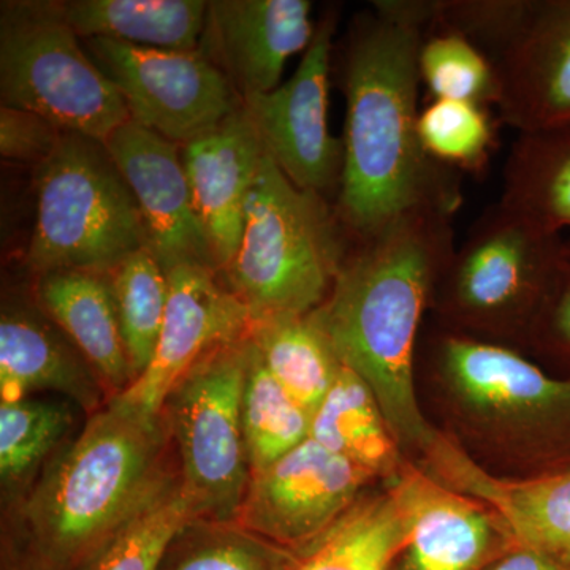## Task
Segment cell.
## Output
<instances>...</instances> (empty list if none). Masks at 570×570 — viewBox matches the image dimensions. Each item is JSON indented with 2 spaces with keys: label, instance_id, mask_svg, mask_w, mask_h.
<instances>
[{
  "label": "cell",
  "instance_id": "cell-23",
  "mask_svg": "<svg viewBox=\"0 0 570 570\" xmlns=\"http://www.w3.org/2000/svg\"><path fill=\"white\" fill-rule=\"evenodd\" d=\"M311 438L373 479L392 482L406 464L376 396L362 377L344 365L314 411Z\"/></svg>",
  "mask_w": 570,
  "mask_h": 570
},
{
  "label": "cell",
  "instance_id": "cell-10",
  "mask_svg": "<svg viewBox=\"0 0 570 570\" xmlns=\"http://www.w3.org/2000/svg\"><path fill=\"white\" fill-rule=\"evenodd\" d=\"M249 336L206 354L175 385L163 415L193 520L235 523L250 480L243 393Z\"/></svg>",
  "mask_w": 570,
  "mask_h": 570
},
{
  "label": "cell",
  "instance_id": "cell-12",
  "mask_svg": "<svg viewBox=\"0 0 570 570\" xmlns=\"http://www.w3.org/2000/svg\"><path fill=\"white\" fill-rule=\"evenodd\" d=\"M335 14L317 22L298 69L272 92L243 99V107L258 137L283 174L298 189L316 194L330 204L340 193L343 140L328 127L330 73H332Z\"/></svg>",
  "mask_w": 570,
  "mask_h": 570
},
{
  "label": "cell",
  "instance_id": "cell-36",
  "mask_svg": "<svg viewBox=\"0 0 570 570\" xmlns=\"http://www.w3.org/2000/svg\"><path fill=\"white\" fill-rule=\"evenodd\" d=\"M485 570H570V568L538 551L512 546Z\"/></svg>",
  "mask_w": 570,
  "mask_h": 570
},
{
  "label": "cell",
  "instance_id": "cell-4",
  "mask_svg": "<svg viewBox=\"0 0 570 570\" xmlns=\"http://www.w3.org/2000/svg\"><path fill=\"white\" fill-rule=\"evenodd\" d=\"M431 360L449 436L480 468L504 479L570 469V377L453 330L434 337Z\"/></svg>",
  "mask_w": 570,
  "mask_h": 570
},
{
  "label": "cell",
  "instance_id": "cell-13",
  "mask_svg": "<svg viewBox=\"0 0 570 570\" xmlns=\"http://www.w3.org/2000/svg\"><path fill=\"white\" fill-rule=\"evenodd\" d=\"M374 480L313 438L250 475L235 523L299 553L325 534Z\"/></svg>",
  "mask_w": 570,
  "mask_h": 570
},
{
  "label": "cell",
  "instance_id": "cell-21",
  "mask_svg": "<svg viewBox=\"0 0 570 570\" xmlns=\"http://www.w3.org/2000/svg\"><path fill=\"white\" fill-rule=\"evenodd\" d=\"M37 305L86 356L111 400L134 382L107 275L59 269L39 275Z\"/></svg>",
  "mask_w": 570,
  "mask_h": 570
},
{
  "label": "cell",
  "instance_id": "cell-32",
  "mask_svg": "<svg viewBox=\"0 0 570 570\" xmlns=\"http://www.w3.org/2000/svg\"><path fill=\"white\" fill-rule=\"evenodd\" d=\"M419 70L431 99L497 107L499 80L493 62L459 32L431 26L420 45Z\"/></svg>",
  "mask_w": 570,
  "mask_h": 570
},
{
  "label": "cell",
  "instance_id": "cell-8",
  "mask_svg": "<svg viewBox=\"0 0 570 570\" xmlns=\"http://www.w3.org/2000/svg\"><path fill=\"white\" fill-rule=\"evenodd\" d=\"M81 45L61 2H2L0 99L2 107L43 116L63 134L105 142L130 115Z\"/></svg>",
  "mask_w": 570,
  "mask_h": 570
},
{
  "label": "cell",
  "instance_id": "cell-35",
  "mask_svg": "<svg viewBox=\"0 0 570 570\" xmlns=\"http://www.w3.org/2000/svg\"><path fill=\"white\" fill-rule=\"evenodd\" d=\"M528 341L564 366V376L570 377V262L566 254Z\"/></svg>",
  "mask_w": 570,
  "mask_h": 570
},
{
  "label": "cell",
  "instance_id": "cell-20",
  "mask_svg": "<svg viewBox=\"0 0 570 570\" xmlns=\"http://www.w3.org/2000/svg\"><path fill=\"white\" fill-rule=\"evenodd\" d=\"M52 392L91 417L111 397L99 374L40 307L10 305L0 318V395Z\"/></svg>",
  "mask_w": 570,
  "mask_h": 570
},
{
  "label": "cell",
  "instance_id": "cell-14",
  "mask_svg": "<svg viewBox=\"0 0 570 570\" xmlns=\"http://www.w3.org/2000/svg\"><path fill=\"white\" fill-rule=\"evenodd\" d=\"M168 303L149 366L111 403L141 417L159 419L165 400L206 354L249 336L246 306L213 269L181 265L167 273Z\"/></svg>",
  "mask_w": 570,
  "mask_h": 570
},
{
  "label": "cell",
  "instance_id": "cell-30",
  "mask_svg": "<svg viewBox=\"0 0 570 570\" xmlns=\"http://www.w3.org/2000/svg\"><path fill=\"white\" fill-rule=\"evenodd\" d=\"M296 553L236 523L190 520L171 540L159 570H291Z\"/></svg>",
  "mask_w": 570,
  "mask_h": 570
},
{
  "label": "cell",
  "instance_id": "cell-9",
  "mask_svg": "<svg viewBox=\"0 0 570 570\" xmlns=\"http://www.w3.org/2000/svg\"><path fill=\"white\" fill-rule=\"evenodd\" d=\"M441 21L497 69L499 118L517 132L570 124V0H445Z\"/></svg>",
  "mask_w": 570,
  "mask_h": 570
},
{
  "label": "cell",
  "instance_id": "cell-5",
  "mask_svg": "<svg viewBox=\"0 0 570 570\" xmlns=\"http://www.w3.org/2000/svg\"><path fill=\"white\" fill-rule=\"evenodd\" d=\"M347 246L335 208L298 189L265 153L247 195L242 242L220 276L253 324L307 316L325 302Z\"/></svg>",
  "mask_w": 570,
  "mask_h": 570
},
{
  "label": "cell",
  "instance_id": "cell-34",
  "mask_svg": "<svg viewBox=\"0 0 570 570\" xmlns=\"http://www.w3.org/2000/svg\"><path fill=\"white\" fill-rule=\"evenodd\" d=\"M62 130L37 112L0 108V154L14 163L43 164L58 148Z\"/></svg>",
  "mask_w": 570,
  "mask_h": 570
},
{
  "label": "cell",
  "instance_id": "cell-26",
  "mask_svg": "<svg viewBox=\"0 0 570 570\" xmlns=\"http://www.w3.org/2000/svg\"><path fill=\"white\" fill-rule=\"evenodd\" d=\"M75 409L70 401L29 396L0 404V482L9 501L24 493L69 444Z\"/></svg>",
  "mask_w": 570,
  "mask_h": 570
},
{
  "label": "cell",
  "instance_id": "cell-28",
  "mask_svg": "<svg viewBox=\"0 0 570 570\" xmlns=\"http://www.w3.org/2000/svg\"><path fill=\"white\" fill-rule=\"evenodd\" d=\"M249 343L242 419L253 475L307 441L313 415L266 370L250 337Z\"/></svg>",
  "mask_w": 570,
  "mask_h": 570
},
{
  "label": "cell",
  "instance_id": "cell-16",
  "mask_svg": "<svg viewBox=\"0 0 570 570\" xmlns=\"http://www.w3.org/2000/svg\"><path fill=\"white\" fill-rule=\"evenodd\" d=\"M389 489L407 521L406 542L389 570H485L515 546L485 505L411 463Z\"/></svg>",
  "mask_w": 570,
  "mask_h": 570
},
{
  "label": "cell",
  "instance_id": "cell-31",
  "mask_svg": "<svg viewBox=\"0 0 570 570\" xmlns=\"http://www.w3.org/2000/svg\"><path fill=\"white\" fill-rule=\"evenodd\" d=\"M422 148L434 163L459 174H485L497 148L490 108L460 100L430 99L419 112Z\"/></svg>",
  "mask_w": 570,
  "mask_h": 570
},
{
  "label": "cell",
  "instance_id": "cell-2",
  "mask_svg": "<svg viewBox=\"0 0 570 570\" xmlns=\"http://www.w3.org/2000/svg\"><path fill=\"white\" fill-rule=\"evenodd\" d=\"M455 213L420 208L348 243L325 302L307 314L341 365L366 382L401 449L422 455L434 430L415 393L423 314L455 250Z\"/></svg>",
  "mask_w": 570,
  "mask_h": 570
},
{
  "label": "cell",
  "instance_id": "cell-24",
  "mask_svg": "<svg viewBox=\"0 0 570 570\" xmlns=\"http://www.w3.org/2000/svg\"><path fill=\"white\" fill-rule=\"evenodd\" d=\"M498 204L547 234L570 232V124L519 134Z\"/></svg>",
  "mask_w": 570,
  "mask_h": 570
},
{
  "label": "cell",
  "instance_id": "cell-37",
  "mask_svg": "<svg viewBox=\"0 0 570 570\" xmlns=\"http://www.w3.org/2000/svg\"><path fill=\"white\" fill-rule=\"evenodd\" d=\"M564 254H566V258H568V261L570 262V238L566 239Z\"/></svg>",
  "mask_w": 570,
  "mask_h": 570
},
{
  "label": "cell",
  "instance_id": "cell-19",
  "mask_svg": "<svg viewBox=\"0 0 570 570\" xmlns=\"http://www.w3.org/2000/svg\"><path fill=\"white\" fill-rule=\"evenodd\" d=\"M265 153L245 107L183 148L195 208L220 273L242 242L247 195Z\"/></svg>",
  "mask_w": 570,
  "mask_h": 570
},
{
  "label": "cell",
  "instance_id": "cell-1",
  "mask_svg": "<svg viewBox=\"0 0 570 570\" xmlns=\"http://www.w3.org/2000/svg\"><path fill=\"white\" fill-rule=\"evenodd\" d=\"M434 0H376L352 22L344 51L346 127L335 208L347 243L420 208L459 212L460 174L434 163L417 132L419 51Z\"/></svg>",
  "mask_w": 570,
  "mask_h": 570
},
{
  "label": "cell",
  "instance_id": "cell-15",
  "mask_svg": "<svg viewBox=\"0 0 570 570\" xmlns=\"http://www.w3.org/2000/svg\"><path fill=\"white\" fill-rule=\"evenodd\" d=\"M140 208L148 247L165 273L181 265L219 273L183 163V148L129 121L105 141Z\"/></svg>",
  "mask_w": 570,
  "mask_h": 570
},
{
  "label": "cell",
  "instance_id": "cell-29",
  "mask_svg": "<svg viewBox=\"0 0 570 570\" xmlns=\"http://www.w3.org/2000/svg\"><path fill=\"white\" fill-rule=\"evenodd\" d=\"M134 381L151 363L168 303V276L148 247L107 275Z\"/></svg>",
  "mask_w": 570,
  "mask_h": 570
},
{
  "label": "cell",
  "instance_id": "cell-17",
  "mask_svg": "<svg viewBox=\"0 0 570 570\" xmlns=\"http://www.w3.org/2000/svg\"><path fill=\"white\" fill-rule=\"evenodd\" d=\"M420 456L439 482L491 510L515 546L570 568V469L531 479L497 478L438 430Z\"/></svg>",
  "mask_w": 570,
  "mask_h": 570
},
{
  "label": "cell",
  "instance_id": "cell-22",
  "mask_svg": "<svg viewBox=\"0 0 570 570\" xmlns=\"http://www.w3.org/2000/svg\"><path fill=\"white\" fill-rule=\"evenodd\" d=\"M61 7L81 40L171 51L198 50L208 11L204 0H70Z\"/></svg>",
  "mask_w": 570,
  "mask_h": 570
},
{
  "label": "cell",
  "instance_id": "cell-11",
  "mask_svg": "<svg viewBox=\"0 0 570 570\" xmlns=\"http://www.w3.org/2000/svg\"><path fill=\"white\" fill-rule=\"evenodd\" d=\"M82 43L121 92L130 121L181 148L243 107L223 71L198 50H156L111 39Z\"/></svg>",
  "mask_w": 570,
  "mask_h": 570
},
{
  "label": "cell",
  "instance_id": "cell-18",
  "mask_svg": "<svg viewBox=\"0 0 570 570\" xmlns=\"http://www.w3.org/2000/svg\"><path fill=\"white\" fill-rule=\"evenodd\" d=\"M307 0H213L198 51L242 99L275 91L285 62L316 36Z\"/></svg>",
  "mask_w": 570,
  "mask_h": 570
},
{
  "label": "cell",
  "instance_id": "cell-33",
  "mask_svg": "<svg viewBox=\"0 0 570 570\" xmlns=\"http://www.w3.org/2000/svg\"><path fill=\"white\" fill-rule=\"evenodd\" d=\"M190 520L193 512L178 480L78 570H159L171 540Z\"/></svg>",
  "mask_w": 570,
  "mask_h": 570
},
{
  "label": "cell",
  "instance_id": "cell-25",
  "mask_svg": "<svg viewBox=\"0 0 570 570\" xmlns=\"http://www.w3.org/2000/svg\"><path fill=\"white\" fill-rule=\"evenodd\" d=\"M407 538V521L392 490L362 497L307 549L291 570H389Z\"/></svg>",
  "mask_w": 570,
  "mask_h": 570
},
{
  "label": "cell",
  "instance_id": "cell-7",
  "mask_svg": "<svg viewBox=\"0 0 570 570\" xmlns=\"http://www.w3.org/2000/svg\"><path fill=\"white\" fill-rule=\"evenodd\" d=\"M566 239L547 234L499 204L475 220L455 247L436 287L450 325L530 340L564 262Z\"/></svg>",
  "mask_w": 570,
  "mask_h": 570
},
{
  "label": "cell",
  "instance_id": "cell-6",
  "mask_svg": "<svg viewBox=\"0 0 570 570\" xmlns=\"http://www.w3.org/2000/svg\"><path fill=\"white\" fill-rule=\"evenodd\" d=\"M145 247L140 208L107 145L63 134L56 151L37 167L28 265L39 275L59 269L108 275Z\"/></svg>",
  "mask_w": 570,
  "mask_h": 570
},
{
  "label": "cell",
  "instance_id": "cell-27",
  "mask_svg": "<svg viewBox=\"0 0 570 570\" xmlns=\"http://www.w3.org/2000/svg\"><path fill=\"white\" fill-rule=\"evenodd\" d=\"M249 337L266 370L313 415L343 366L321 330L309 316L277 317L255 322Z\"/></svg>",
  "mask_w": 570,
  "mask_h": 570
},
{
  "label": "cell",
  "instance_id": "cell-3",
  "mask_svg": "<svg viewBox=\"0 0 570 570\" xmlns=\"http://www.w3.org/2000/svg\"><path fill=\"white\" fill-rule=\"evenodd\" d=\"M163 415L108 403L9 502L3 568L78 570L179 480Z\"/></svg>",
  "mask_w": 570,
  "mask_h": 570
}]
</instances>
